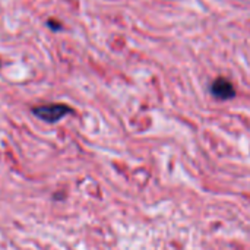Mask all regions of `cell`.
Segmentation results:
<instances>
[{
  "mask_svg": "<svg viewBox=\"0 0 250 250\" xmlns=\"http://www.w3.org/2000/svg\"><path fill=\"white\" fill-rule=\"evenodd\" d=\"M47 25H48V28H51L53 31H59V29H62V23H60L59 21H53V19H50V21L47 22Z\"/></svg>",
  "mask_w": 250,
  "mask_h": 250,
  "instance_id": "obj_3",
  "label": "cell"
},
{
  "mask_svg": "<svg viewBox=\"0 0 250 250\" xmlns=\"http://www.w3.org/2000/svg\"><path fill=\"white\" fill-rule=\"evenodd\" d=\"M211 92L218 100H230L236 95V89H234L233 83L226 78L215 79L211 85Z\"/></svg>",
  "mask_w": 250,
  "mask_h": 250,
  "instance_id": "obj_2",
  "label": "cell"
},
{
  "mask_svg": "<svg viewBox=\"0 0 250 250\" xmlns=\"http://www.w3.org/2000/svg\"><path fill=\"white\" fill-rule=\"evenodd\" d=\"M34 116H37L38 119L47 122V123H56L59 120H62L63 117H66L67 114L72 113V108L66 104H45V105H38L32 108Z\"/></svg>",
  "mask_w": 250,
  "mask_h": 250,
  "instance_id": "obj_1",
  "label": "cell"
}]
</instances>
